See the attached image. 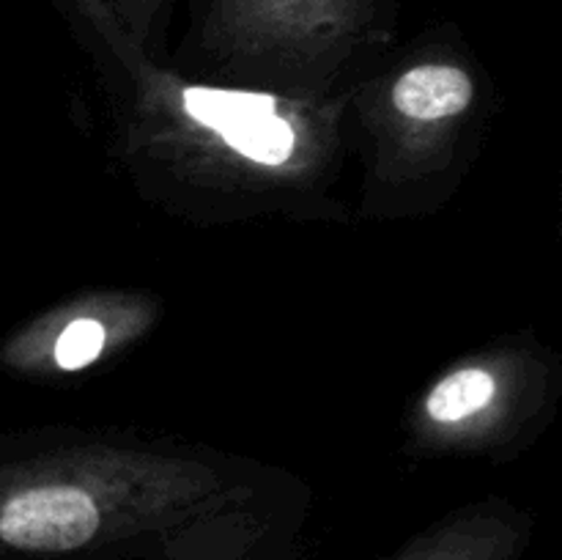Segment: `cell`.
<instances>
[{
    "mask_svg": "<svg viewBox=\"0 0 562 560\" xmlns=\"http://www.w3.org/2000/svg\"><path fill=\"white\" fill-rule=\"evenodd\" d=\"M184 110L252 163L283 165L294 154V130L261 93L192 86L184 91Z\"/></svg>",
    "mask_w": 562,
    "mask_h": 560,
    "instance_id": "cell-1",
    "label": "cell"
},
{
    "mask_svg": "<svg viewBox=\"0 0 562 560\" xmlns=\"http://www.w3.org/2000/svg\"><path fill=\"white\" fill-rule=\"evenodd\" d=\"M212 16L225 31H355L376 0H209Z\"/></svg>",
    "mask_w": 562,
    "mask_h": 560,
    "instance_id": "cell-2",
    "label": "cell"
},
{
    "mask_svg": "<svg viewBox=\"0 0 562 560\" xmlns=\"http://www.w3.org/2000/svg\"><path fill=\"white\" fill-rule=\"evenodd\" d=\"M475 82L461 66L426 60L412 66L395 80L393 104L417 121H437L459 115L470 108Z\"/></svg>",
    "mask_w": 562,
    "mask_h": 560,
    "instance_id": "cell-3",
    "label": "cell"
},
{
    "mask_svg": "<svg viewBox=\"0 0 562 560\" xmlns=\"http://www.w3.org/2000/svg\"><path fill=\"white\" fill-rule=\"evenodd\" d=\"M497 382L483 368H461L431 390L426 410L434 421L456 423L492 404Z\"/></svg>",
    "mask_w": 562,
    "mask_h": 560,
    "instance_id": "cell-4",
    "label": "cell"
},
{
    "mask_svg": "<svg viewBox=\"0 0 562 560\" xmlns=\"http://www.w3.org/2000/svg\"><path fill=\"white\" fill-rule=\"evenodd\" d=\"M104 346V327L93 318H77L69 327L60 333L58 344H55V362L66 371H77L86 368L99 357Z\"/></svg>",
    "mask_w": 562,
    "mask_h": 560,
    "instance_id": "cell-5",
    "label": "cell"
},
{
    "mask_svg": "<svg viewBox=\"0 0 562 560\" xmlns=\"http://www.w3.org/2000/svg\"><path fill=\"white\" fill-rule=\"evenodd\" d=\"M505 544L499 538H445L420 555L406 560H503Z\"/></svg>",
    "mask_w": 562,
    "mask_h": 560,
    "instance_id": "cell-6",
    "label": "cell"
},
{
    "mask_svg": "<svg viewBox=\"0 0 562 560\" xmlns=\"http://www.w3.org/2000/svg\"><path fill=\"white\" fill-rule=\"evenodd\" d=\"M110 3H113L132 25L146 27V22L151 20V14L165 3V0H110Z\"/></svg>",
    "mask_w": 562,
    "mask_h": 560,
    "instance_id": "cell-7",
    "label": "cell"
},
{
    "mask_svg": "<svg viewBox=\"0 0 562 560\" xmlns=\"http://www.w3.org/2000/svg\"><path fill=\"white\" fill-rule=\"evenodd\" d=\"M80 9H88V11H99V0H75Z\"/></svg>",
    "mask_w": 562,
    "mask_h": 560,
    "instance_id": "cell-8",
    "label": "cell"
}]
</instances>
